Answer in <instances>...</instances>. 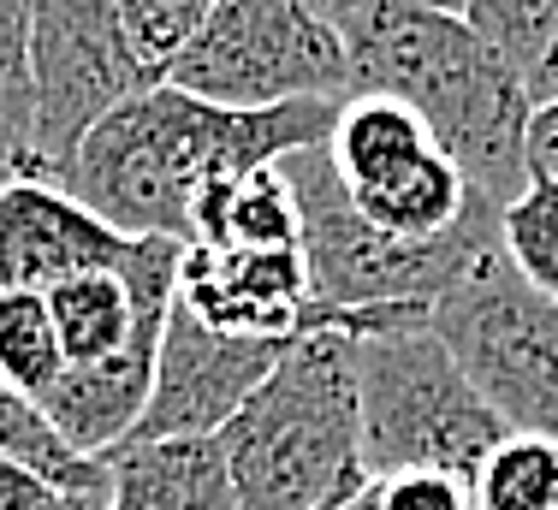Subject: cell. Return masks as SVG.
Listing matches in <instances>:
<instances>
[{
  "label": "cell",
  "mask_w": 558,
  "mask_h": 510,
  "mask_svg": "<svg viewBox=\"0 0 558 510\" xmlns=\"http://www.w3.org/2000/svg\"><path fill=\"white\" fill-rule=\"evenodd\" d=\"M191 244L215 250H303V214L286 172L256 167L208 184L191 214Z\"/></svg>",
  "instance_id": "cell-14"
},
{
  "label": "cell",
  "mask_w": 558,
  "mask_h": 510,
  "mask_svg": "<svg viewBox=\"0 0 558 510\" xmlns=\"http://www.w3.org/2000/svg\"><path fill=\"white\" fill-rule=\"evenodd\" d=\"M161 84L238 113L351 101V48L339 24H327L303 0H220Z\"/></svg>",
  "instance_id": "cell-6"
},
{
  "label": "cell",
  "mask_w": 558,
  "mask_h": 510,
  "mask_svg": "<svg viewBox=\"0 0 558 510\" xmlns=\"http://www.w3.org/2000/svg\"><path fill=\"white\" fill-rule=\"evenodd\" d=\"M351 96L404 101L434 143L458 160L470 191L499 214L529 184V77L458 12H422L398 0H363L344 19Z\"/></svg>",
  "instance_id": "cell-2"
},
{
  "label": "cell",
  "mask_w": 558,
  "mask_h": 510,
  "mask_svg": "<svg viewBox=\"0 0 558 510\" xmlns=\"http://www.w3.org/2000/svg\"><path fill=\"white\" fill-rule=\"evenodd\" d=\"M303 7H310V12H322L327 24H339V31H344V19H351V12L363 7V0H303Z\"/></svg>",
  "instance_id": "cell-27"
},
{
  "label": "cell",
  "mask_w": 558,
  "mask_h": 510,
  "mask_svg": "<svg viewBox=\"0 0 558 510\" xmlns=\"http://www.w3.org/2000/svg\"><path fill=\"white\" fill-rule=\"evenodd\" d=\"M529 96H535V107H558V36H553V48L541 53V65L529 72Z\"/></svg>",
  "instance_id": "cell-26"
},
{
  "label": "cell",
  "mask_w": 558,
  "mask_h": 510,
  "mask_svg": "<svg viewBox=\"0 0 558 510\" xmlns=\"http://www.w3.org/2000/svg\"><path fill=\"white\" fill-rule=\"evenodd\" d=\"M119 7V36H125L131 60L143 65L149 84H161L167 65L196 42L208 19H215L220 0H113Z\"/></svg>",
  "instance_id": "cell-18"
},
{
  "label": "cell",
  "mask_w": 558,
  "mask_h": 510,
  "mask_svg": "<svg viewBox=\"0 0 558 510\" xmlns=\"http://www.w3.org/2000/svg\"><path fill=\"white\" fill-rule=\"evenodd\" d=\"M470 493L475 510H558V446L541 434H505Z\"/></svg>",
  "instance_id": "cell-16"
},
{
  "label": "cell",
  "mask_w": 558,
  "mask_h": 510,
  "mask_svg": "<svg viewBox=\"0 0 558 510\" xmlns=\"http://www.w3.org/2000/svg\"><path fill=\"white\" fill-rule=\"evenodd\" d=\"M179 303L203 327L226 332V339H256V344H298L303 332L327 327V308L315 303L303 250L184 244Z\"/></svg>",
  "instance_id": "cell-11"
},
{
  "label": "cell",
  "mask_w": 558,
  "mask_h": 510,
  "mask_svg": "<svg viewBox=\"0 0 558 510\" xmlns=\"http://www.w3.org/2000/svg\"><path fill=\"white\" fill-rule=\"evenodd\" d=\"M398 7H422V12H470V0H398Z\"/></svg>",
  "instance_id": "cell-28"
},
{
  "label": "cell",
  "mask_w": 558,
  "mask_h": 510,
  "mask_svg": "<svg viewBox=\"0 0 558 510\" xmlns=\"http://www.w3.org/2000/svg\"><path fill=\"white\" fill-rule=\"evenodd\" d=\"M463 19L529 77L558 36V0H470Z\"/></svg>",
  "instance_id": "cell-21"
},
{
  "label": "cell",
  "mask_w": 558,
  "mask_h": 510,
  "mask_svg": "<svg viewBox=\"0 0 558 510\" xmlns=\"http://www.w3.org/2000/svg\"><path fill=\"white\" fill-rule=\"evenodd\" d=\"M434 332L511 434L558 446V303L494 244L434 303Z\"/></svg>",
  "instance_id": "cell-7"
},
{
  "label": "cell",
  "mask_w": 558,
  "mask_h": 510,
  "mask_svg": "<svg viewBox=\"0 0 558 510\" xmlns=\"http://www.w3.org/2000/svg\"><path fill=\"white\" fill-rule=\"evenodd\" d=\"M291 344H256V339H226L203 327L179 298L167 315L161 362H155V392L131 439H208L250 404L262 380L279 368Z\"/></svg>",
  "instance_id": "cell-10"
},
{
  "label": "cell",
  "mask_w": 558,
  "mask_h": 510,
  "mask_svg": "<svg viewBox=\"0 0 558 510\" xmlns=\"http://www.w3.org/2000/svg\"><path fill=\"white\" fill-rule=\"evenodd\" d=\"M339 107L344 101H291L268 113H238L172 84H149L77 143L60 172V191L77 196L96 220H108L119 238L191 244V214L208 184L279 167L286 155L327 143Z\"/></svg>",
  "instance_id": "cell-1"
},
{
  "label": "cell",
  "mask_w": 558,
  "mask_h": 510,
  "mask_svg": "<svg viewBox=\"0 0 558 510\" xmlns=\"http://www.w3.org/2000/svg\"><path fill=\"white\" fill-rule=\"evenodd\" d=\"M31 31H36V0H0V143L19 155V167L31 155V125H36Z\"/></svg>",
  "instance_id": "cell-20"
},
{
  "label": "cell",
  "mask_w": 558,
  "mask_h": 510,
  "mask_svg": "<svg viewBox=\"0 0 558 510\" xmlns=\"http://www.w3.org/2000/svg\"><path fill=\"white\" fill-rule=\"evenodd\" d=\"M291 196L303 214V262H310L315 303L327 315H380V308H434L499 244V214L475 220L470 232L446 238V244H404L387 238L351 208L327 143L298 149L279 160Z\"/></svg>",
  "instance_id": "cell-5"
},
{
  "label": "cell",
  "mask_w": 558,
  "mask_h": 510,
  "mask_svg": "<svg viewBox=\"0 0 558 510\" xmlns=\"http://www.w3.org/2000/svg\"><path fill=\"white\" fill-rule=\"evenodd\" d=\"M31 77H36V125H31V179H54L77 143L149 89L143 65L131 60L119 36V7L113 0H36V31H31Z\"/></svg>",
  "instance_id": "cell-9"
},
{
  "label": "cell",
  "mask_w": 558,
  "mask_h": 510,
  "mask_svg": "<svg viewBox=\"0 0 558 510\" xmlns=\"http://www.w3.org/2000/svg\"><path fill=\"white\" fill-rule=\"evenodd\" d=\"M499 250L529 286L558 303V172H529L523 196L499 214Z\"/></svg>",
  "instance_id": "cell-17"
},
{
  "label": "cell",
  "mask_w": 558,
  "mask_h": 510,
  "mask_svg": "<svg viewBox=\"0 0 558 510\" xmlns=\"http://www.w3.org/2000/svg\"><path fill=\"white\" fill-rule=\"evenodd\" d=\"M48 510H113V487H108V463H101L96 481H84V487H65Z\"/></svg>",
  "instance_id": "cell-25"
},
{
  "label": "cell",
  "mask_w": 558,
  "mask_h": 510,
  "mask_svg": "<svg viewBox=\"0 0 558 510\" xmlns=\"http://www.w3.org/2000/svg\"><path fill=\"white\" fill-rule=\"evenodd\" d=\"M356 392H363L368 475L434 469L475 481L494 446L511 434L434 332V308H410L356 339Z\"/></svg>",
  "instance_id": "cell-4"
},
{
  "label": "cell",
  "mask_w": 558,
  "mask_h": 510,
  "mask_svg": "<svg viewBox=\"0 0 558 510\" xmlns=\"http://www.w3.org/2000/svg\"><path fill=\"white\" fill-rule=\"evenodd\" d=\"M0 458L31 463L36 475H48L60 493L65 487H84V481L101 475V463L77 458V451L54 434V422L43 415V404H36V398H24V392H12L7 380H0Z\"/></svg>",
  "instance_id": "cell-19"
},
{
  "label": "cell",
  "mask_w": 558,
  "mask_h": 510,
  "mask_svg": "<svg viewBox=\"0 0 558 510\" xmlns=\"http://www.w3.org/2000/svg\"><path fill=\"white\" fill-rule=\"evenodd\" d=\"M131 238L96 220L54 179H19L0 191V291H54L77 274L119 267Z\"/></svg>",
  "instance_id": "cell-12"
},
{
  "label": "cell",
  "mask_w": 558,
  "mask_h": 510,
  "mask_svg": "<svg viewBox=\"0 0 558 510\" xmlns=\"http://www.w3.org/2000/svg\"><path fill=\"white\" fill-rule=\"evenodd\" d=\"M220 451L238 510H327L363 487V392L351 332H303L220 427Z\"/></svg>",
  "instance_id": "cell-3"
},
{
  "label": "cell",
  "mask_w": 558,
  "mask_h": 510,
  "mask_svg": "<svg viewBox=\"0 0 558 510\" xmlns=\"http://www.w3.org/2000/svg\"><path fill=\"white\" fill-rule=\"evenodd\" d=\"M19 172H24V167H19V155H12L7 143H0V191H7V184L19 179Z\"/></svg>",
  "instance_id": "cell-29"
},
{
  "label": "cell",
  "mask_w": 558,
  "mask_h": 510,
  "mask_svg": "<svg viewBox=\"0 0 558 510\" xmlns=\"http://www.w3.org/2000/svg\"><path fill=\"white\" fill-rule=\"evenodd\" d=\"M375 510H475L470 481L434 475V469H404V475H368Z\"/></svg>",
  "instance_id": "cell-22"
},
{
  "label": "cell",
  "mask_w": 558,
  "mask_h": 510,
  "mask_svg": "<svg viewBox=\"0 0 558 510\" xmlns=\"http://www.w3.org/2000/svg\"><path fill=\"white\" fill-rule=\"evenodd\" d=\"M113 510H238L220 434L208 439H125L108 451Z\"/></svg>",
  "instance_id": "cell-13"
},
{
  "label": "cell",
  "mask_w": 558,
  "mask_h": 510,
  "mask_svg": "<svg viewBox=\"0 0 558 510\" xmlns=\"http://www.w3.org/2000/svg\"><path fill=\"white\" fill-rule=\"evenodd\" d=\"M60 499V487L48 475H36L31 463L0 458V510H48Z\"/></svg>",
  "instance_id": "cell-23"
},
{
  "label": "cell",
  "mask_w": 558,
  "mask_h": 510,
  "mask_svg": "<svg viewBox=\"0 0 558 510\" xmlns=\"http://www.w3.org/2000/svg\"><path fill=\"white\" fill-rule=\"evenodd\" d=\"M60 374H65V351H60L48 291H0V380L43 404Z\"/></svg>",
  "instance_id": "cell-15"
},
{
  "label": "cell",
  "mask_w": 558,
  "mask_h": 510,
  "mask_svg": "<svg viewBox=\"0 0 558 510\" xmlns=\"http://www.w3.org/2000/svg\"><path fill=\"white\" fill-rule=\"evenodd\" d=\"M327 160H333L351 208L375 232L404 238V244H446V238L470 232L475 220L499 214L470 191V179L434 143V131L404 101L387 96H351L339 107Z\"/></svg>",
  "instance_id": "cell-8"
},
{
  "label": "cell",
  "mask_w": 558,
  "mask_h": 510,
  "mask_svg": "<svg viewBox=\"0 0 558 510\" xmlns=\"http://www.w3.org/2000/svg\"><path fill=\"white\" fill-rule=\"evenodd\" d=\"M529 172H558V107H535V125H529Z\"/></svg>",
  "instance_id": "cell-24"
}]
</instances>
